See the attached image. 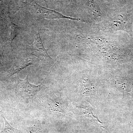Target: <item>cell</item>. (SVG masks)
I'll list each match as a JSON object with an SVG mask.
<instances>
[{"label": "cell", "mask_w": 133, "mask_h": 133, "mask_svg": "<svg viewBox=\"0 0 133 133\" xmlns=\"http://www.w3.org/2000/svg\"><path fill=\"white\" fill-rule=\"evenodd\" d=\"M94 25L93 31L79 30L75 35L77 49L83 54L91 55L105 62L116 63L123 55V49L114 33H106Z\"/></svg>", "instance_id": "cell-1"}, {"label": "cell", "mask_w": 133, "mask_h": 133, "mask_svg": "<svg viewBox=\"0 0 133 133\" xmlns=\"http://www.w3.org/2000/svg\"><path fill=\"white\" fill-rule=\"evenodd\" d=\"M132 17L125 14L108 15L101 22L95 24L98 29L106 33L123 31L132 37Z\"/></svg>", "instance_id": "cell-2"}, {"label": "cell", "mask_w": 133, "mask_h": 133, "mask_svg": "<svg viewBox=\"0 0 133 133\" xmlns=\"http://www.w3.org/2000/svg\"><path fill=\"white\" fill-rule=\"evenodd\" d=\"M29 76L24 79H19L16 90L20 96L26 99L32 98L41 90L42 85H36L29 82Z\"/></svg>", "instance_id": "cell-3"}, {"label": "cell", "mask_w": 133, "mask_h": 133, "mask_svg": "<svg viewBox=\"0 0 133 133\" xmlns=\"http://www.w3.org/2000/svg\"><path fill=\"white\" fill-rule=\"evenodd\" d=\"M31 9L33 14L35 16L41 19H65L81 22V20L79 18H72L70 17L65 16L55 10L49 9L43 7L36 3L32 5Z\"/></svg>", "instance_id": "cell-4"}, {"label": "cell", "mask_w": 133, "mask_h": 133, "mask_svg": "<svg viewBox=\"0 0 133 133\" xmlns=\"http://www.w3.org/2000/svg\"><path fill=\"white\" fill-rule=\"evenodd\" d=\"M29 50L31 55L42 61L49 63L52 60L47 50L44 48L39 33L36 35L34 42L32 45L29 46Z\"/></svg>", "instance_id": "cell-5"}, {"label": "cell", "mask_w": 133, "mask_h": 133, "mask_svg": "<svg viewBox=\"0 0 133 133\" xmlns=\"http://www.w3.org/2000/svg\"><path fill=\"white\" fill-rule=\"evenodd\" d=\"M33 64V60L30 57H23L20 58L12 66L10 71V76L18 73L29 65H32Z\"/></svg>", "instance_id": "cell-6"}, {"label": "cell", "mask_w": 133, "mask_h": 133, "mask_svg": "<svg viewBox=\"0 0 133 133\" xmlns=\"http://www.w3.org/2000/svg\"><path fill=\"white\" fill-rule=\"evenodd\" d=\"M10 42L11 44H12L15 38L19 35L21 28L12 22H10Z\"/></svg>", "instance_id": "cell-7"}, {"label": "cell", "mask_w": 133, "mask_h": 133, "mask_svg": "<svg viewBox=\"0 0 133 133\" xmlns=\"http://www.w3.org/2000/svg\"><path fill=\"white\" fill-rule=\"evenodd\" d=\"M5 122V128L0 133H22L21 131L13 128L6 120L4 116H2Z\"/></svg>", "instance_id": "cell-8"}, {"label": "cell", "mask_w": 133, "mask_h": 133, "mask_svg": "<svg viewBox=\"0 0 133 133\" xmlns=\"http://www.w3.org/2000/svg\"><path fill=\"white\" fill-rule=\"evenodd\" d=\"M4 62V59L3 58L2 56L0 54V70L2 68L3 66Z\"/></svg>", "instance_id": "cell-9"}, {"label": "cell", "mask_w": 133, "mask_h": 133, "mask_svg": "<svg viewBox=\"0 0 133 133\" xmlns=\"http://www.w3.org/2000/svg\"><path fill=\"white\" fill-rule=\"evenodd\" d=\"M76 1L77 0H71V2L72 3H76Z\"/></svg>", "instance_id": "cell-10"}, {"label": "cell", "mask_w": 133, "mask_h": 133, "mask_svg": "<svg viewBox=\"0 0 133 133\" xmlns=\"http://www.w3.org/2000/svg\"><path fill=\"white\" fill-rule=\"evenodd\" d=\"M132 29H133V23H132Z\"/></svg>", "instance_id": "cell-11"}, {"label": "cell", "mask_w": 133, "mask_h": 133, "mask_svg": "<svg viewBox=\"0 0 133 133\" xmlns=\"http://www.w3.org/2000/svg\"><path fill=\"white\" fill-rule=\"evenodd\" d=\"M1 109H0V113H1Z\"/></svg>", "instance_id": "cell-12"}, {"label": "cell", "mask_w": 133, "mask_h": 133, "mask_svg": "<svg viewBox=\"0 0 133 133\" xmlns=\"http://www.w3.org/2000/svg\"><path fill=\"white\" fill-rule=\"evenodd\" d=\"M118 1H122V0H118Z\"/></svg>", "instance_id": "cell-13"}]
</instances>
